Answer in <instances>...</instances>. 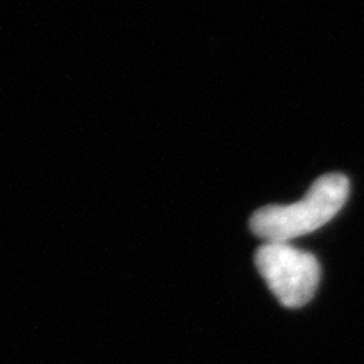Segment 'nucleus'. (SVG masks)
<instances>
[{
	"instance_id": "f257e3e1",
	"label": "nucleus",
	"mask_w": 364,
	"mask_h": 364,
	"mask_svg": "<svg viewBox=\"0 0 364 364\" xmlns=\"http://www.w3.org/2000/svg\"><path fill=\"white\" fill-rule=\"evenodd\" d=\"M348 196V177L326 174L314 182L299 203L258 209L250 220V228L267 243H289L324 226L341 211Z\"/></svg>"
},
{
	"instance_id": "f03ea898",
	"label": "nucleus",
	"mask_w": 364,
	"mask_h": 364,
	"mask_svg": "<svg viewBox=\"0 0 364 364\" xmlns=\"http://www.w3.org/2000/svg\"><path fill=\"white\" fill-rule=\"evenodd\" d=\"M258 272L282 306H306L316 294L321 267L316 257L289 243H265L258 248Z\"/></svg>"
}]
</instances>
